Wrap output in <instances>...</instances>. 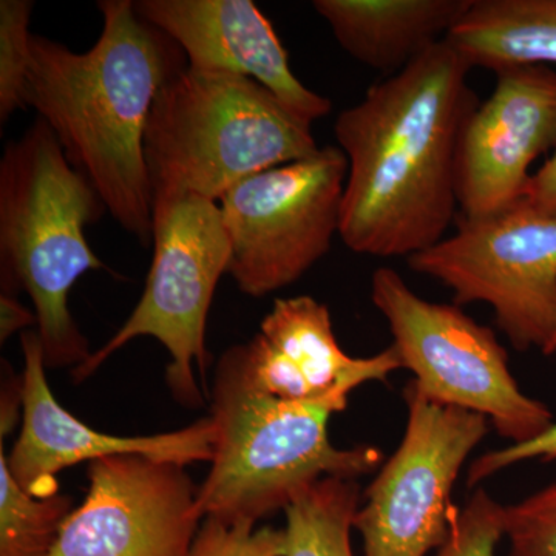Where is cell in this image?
I'll return each mask as SVG.
<instances>
[{"instance_id":"1","label":"cell","mask_w":556,"mask_h":556,"mask_svg":"<svg viewBox=\"0 0 556 556\" xmlns=\"http://www.w3.org/2000/svg\"><path fill=\"white\" fill-rule=\"evenodd\" d=\"M471 64L447 40L375 84L334 124L348 177L339 236L369 257H412L456 222V153L479 105Z\"/></svg>"},{"instance_id":"2","label":"cell","mask_w":556,"mask_h":556,"mask_svg":"<svg viewBox=\"0 0 556 556\" xmlns=\"http://www.w3.org/2000/svg\"><path fill=\"white\" fill-rule=\"evenodd\" d=\"M98 10L101 35L84 53L31 36L25 102L49 124L113 219L148 248L153 192L146 127L160 90L188 60L169 36L139 16L134 0H101Z\"/></svg>"},{"instance_id":"3","label":"cell","mask_w":556,"mask_h":556,"mask_svg":"<svg viewBox=\"0 0 556 556\" xmlns=\"http://www.w3.org/2000/svg\"><path fill=\"white\" fill-rule=\"evenodd\" d=\"M105 212L46 121L7 142L0 160L2 292L30 295L47 368L75 369L91 356L68 295L84 274L108 269L86 237L87 226Z\"/></svg>"},{"instance_id":"4","label":"cell","mask_w":556,"mask_h":556,"mask_svg":"<svg viewBox=\"0 0 556 556\" xmlns=\"http://www.w3.org/2000/svg\"><path fill=\"white\" fill-rule=\"evenodd\" d=\"M208 399L215 442L197 500L203 519L257 525L324 478L356 481L383 464L379 448L332 445L328 422L334 409L258 391L239 345L219 357Z\"/></svg>"},{"instance_id":"5","label":"cell","mask_w":556,"mask_h":556,"mask_svg":"<svg viewBox=\"0 0 556 556\" xmlns=\"http://www.w3.org/2000/svg\"><path fill=\"white\" fill-rule=\"evenodd\" d=\"M311 126L254 79L188 65L160 90L146 127L153 195L218 203L241 179L314 155Z\"/></svg>"},{"instance_id":"6","label":"cell","mask_w":556,"mask_h":556,"mask_svg":"<svg viewBox=\"0 0 556 556\" xmlns=\"http://www.w3.org/2000/svg\"><path fill=\"white\" fill-rule=\"evenodd\" d=\"M152 241L155 251L141 300L116 334L73 369L72 378L84 382L131 340L155 338L172 356L166 369L172 396L185 407L200 408L204 399L195 368L206 386L207 314L230 263L217 201L195 193H155Z\"/></svg>"},{"instance_id":"7","label":"cell","mask_w":556,"mask_h":556,"mask_svg":"<svg viewBox=\"0 0 556 556\" xmlns=\"http://www.w3.org/2000/svg\"><path fill=\"white\" fill-rule=\"evenodd\" d=\"M371 299L424 396L486 417L510 445L532 441L555 422L546 404L522 393L495 331L460 306L419 298L391 268L372 274Z\"/></svg>"},{"instance_id":"8","label":"cell","mask_w":556,"mask_h":556,"mask_svg":"<svg viewBox=\"0 0 556 556\" xmlns=\"http://www.w3.org/2000/svg\"><path fill=\"white\" fill-rule=\"evenodd\" d=\"M413 273L434 278L455 305L486 303L521 353H556V217L525 200L484 217L456 218V232L412 255Z\"/></svg>"},{"instance_id":"9","label":"cell","mask_w":556,"mask_h":556,"mask_svg":"<svg viewBox=\"0 0 556 556\" xmlns=\"http://www.w3.org/2000/svg\"><path fill=\"white\" fill-rule=\"evenodd\" d=\"M348 160L338 146L241 179L218 201L230 243L228 274L265 298L295 283L339 233Z\"/></svg>"},{"instance_id":"10","label":"cell","mask_w":556,"mask_h":556,"mask_svg":"<svg viewBox=\"0 0 556 556\" xmlns=\"http://www.w3.org/2000/svg\"><path fill=\"white\" fill-rule=\"evenodd\" d=\"M404 397V438L354 518L364 556H428L444 546L457 511L453 486L489 433L486 417L430 401L413 382Z\"/></svg>"},{"instance_id":"11","label":"cell","mask_w":556,"mask_h":556,"mask_svg":"<svg viewBox=\"0 0 556 556\" xmlns=\"http://www.w3.org/2000/svg\"><path fill=\"white\" fill-rule=\"evenodd\" d=\"M89 492L46 556H190L201 518L185 466L141 455L89 463Z\"/></svg>"},{"instance_id":"12","label":"cell","mask_w":556,"mask_h":556,"mask_svg":"<svg viewBox=\"0 0 556 556\" xmlns=\"http://www.w3.org/2000/svg\"><path fill=\"white\" fill-rule=\"evenodd\" d=\"M556 149V70L517 65L496 72L492 97L468 116L456 153L460 215L484 217L525 199L530 167Z\"/></svg>"},{"instance_id":"13","label":"cell","mask_w":556,"mask_h":556,"mask_svg":"<svg viewBox=\"0 0 556 556\" xmlns=\"http://www.w3.org/2000/svg\"><path fill=\"white\" fill-rule=\"evenodd\" d=\"M25 369L21 405L24 408L20 438L7 464L17 484L28 495L51 497L60 493L58 473L76 464L115 455H141L189 466L211 463L215 426L212 417L192 426L152 437H113L101 433L61 407L46 376L38 329L22 332Z\"/></svg>"},{"instance_id":"14","label":"cell","mask_w":556,"mask_h":556,"mask_svg":"<svg viewBox=\"0 0 556 556\" xmlns=\"http://www.w3.org/2000/svg\"><path fill=\"white\" fill-rule=\"evenodd\" d=\"M239 350L249 380L262 393L336 413L346 408L356 388L402 368L393 346L371 357L348 356L328 306L309 295L276 300L257 334Z\"/></svg>"},{"instance_id":"15","label":"cell","mask_w":556,"mask_h":556,"mask_svg":"<svg viewBox=\"0 0 556 556\" xmlns=\"http://www.w3.org/2000/svg\"><path fill=\"white\" fill-rule=\"evenodd\" d=\"M135 9L177 43L189 67L254 79L309 124L331 112V101L294 75L273 24L251 0H137Z\"/></svg>"},{"instance_id":"16","label":"cell","mask_w":556,"mask_h":556,"mask_svg":"<svg viewBox=\"0 0 556 556\" xmlns=\"http://www.w3.org/2000/svg\"><path fill=\"white\" fill-rule=\"evenodd\" d=\"M471 0H316L339 46L387 76L447 38Z\"/></svg>"},{"instance_id":"17","label":"cell","mask_w":556,"mask_h":556,"mask_svg":"<svg viewBox=\"0 0 556 556\" xmlns=\"http://www.w3.org/2000/svg\"><path fill=\"white\" fill-rule=\"evenodd\" d=\"M471 67L556 65V0H471L445 38Z\"/></svg>"},{"instance_id":"18","label":"cell","mask_w":556,"mask_h":556,"mask_svg":"<svg viewBox=\"0 0 556 556\" xmlns=\"http://www.w3.org/2000/svg\"><path fill=\"white\" fill-rule=\"evenodd\" d=\"M361 507L353 479L324 478L287 508V556H354L351 530Z\"/></svg>"},{"instance_id":"19","label":"cell","mask_w":556,"mask_h":556,"mask_svg":"<svg viewBox=\"0 0 556 556\" xmlns=\"http://www.w3.org/2000/svg\"><path fill=\"white\" fill-rule=\"evenodd\" d=\"M73 511L72 497L28 495L0 448V556H46Z\"/></svg>"},{"instance_id":"20","label":"cell","mask_w":556,"mask_h":556,"mask_svg":"<svg viewBox=\"0 0 556 556\" xmlns=\"http://www.w3.org/2000/svg\"><path fill=\"white\" fill-rule=\"evenodd\" d=\"M31 0L0 2V123L27 109L25 84L31 49Z\"/></svg>"},{"instance_id":"21","label":"cell","mask_w":556,"mask_h":556,"mask_svg":"<svg viewBox=\"0 0 556 556\" xmlns=\"http://www.w3.org/2000/svg\"><path fill=\"white\" fill-rule=\"evenodd\" d=\"M508 556H556V481L504 506Z\"/></svg>"},{"instance_id":"22","label":"cell","mask_w":556,"mask_h":556,"mask_svg":"<svg viewBox=\"0 0 556 556\" xmlns=\"http://www.w3.org/2000/svg\"><path fill=\"white\" fill-rule=\"evenodd\" d=\"M504 538V506L478 489L464 508H457L452 532L433 556H496Z\"/></svg>"},{"instance_id":"23","label":"cell","mask_w":556,"mask_h":556,"mask_svg":"<svg viewBox=\"0 0 556 556\" xmlns=\"http://www.w3.org/2000/svg\"><path fill=\"white\" fill-rule=\"evenodd\" d=\"M285 529L204 519L190 556H287Z\"/></svg>"},{"instance_id":"24","label":"cell","mask_w":556,"mask_h":556,"mask_svg":"<svg viewBox=\"0 0 556 556\" xmlns=\"http://www.w3.org/2000/svg\"><path fill=\"white\" fill-rule=\"evenodd\" d=\"M529 459H556V422L552 424L544 433L525 442V444L507 445L479 456L468 468V485L481 484L485 479L495 477L500 471Z\"/></svg>"},{"instance_id":"25","label":"cell","mask_w":556,"mask_h":556,"mask_svg":"<svg viewBox=\"0 0 556 556\" xmlns=\"http://www.w3.org/2000/svg\"><path fill=\"white\" fill-rule=\"evenodd\" d=\"M522 200L541 214L556 217V149L544 166L530 177Z\"/></svg>"},{"instance_id":"26","label":"cell","mask_w":556,"mask_h":556,"mask_svg":"<svg viewBox=\"0 0 556 556\" xmlns=\"http://www.w3.org/2000/svg\"><path fill=\"white\" fill-rule=\"evenodd\" d=\"M38 325V317L25 308L13 294L0 295V340L2 343L14 332Z\"/></svg>"}]
</instances>
